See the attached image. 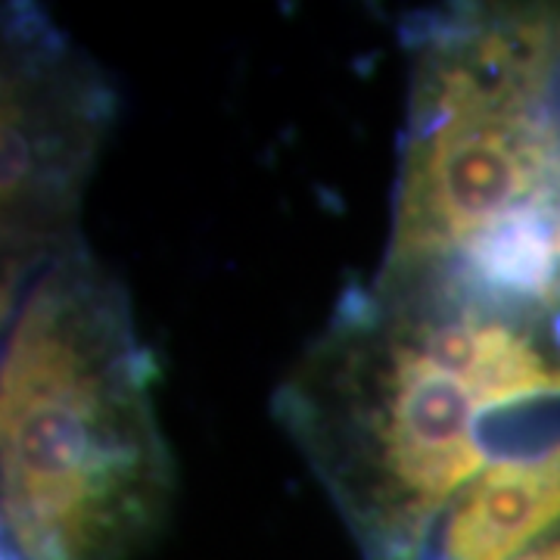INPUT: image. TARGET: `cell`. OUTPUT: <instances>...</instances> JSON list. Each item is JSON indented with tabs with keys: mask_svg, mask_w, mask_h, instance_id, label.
Masks as SVG:
<instances>
[{
	"mask_svg": "<svg viewBox=\"0 0 560 560\" xmlns=\"http://www.w3.org/2000/svg\"><path fill=\"white\" fill-rule=\"evenodd\" d=\"M131 300L84 241L3 293V560H135L160 539L178 470Z\"/></svg>",
	"mask_w": 560,
	"mask_h": 560,
	"instance_id": "cell-3",
	"label": "cell"
},
{
	"mask_svg": "<svg viewBox=\"0 0 560 560\" xmlns=\"http://www.w3.org/2000/svg\"><path fill=\"white\" fill-rule=\"evenodd\" d=\"M271 411L361 560H420L492 467L560 436V308L374 275L337 300Z\"/></svg>",
	"mask_w": 560,
	"mask_h": 560,
	"instance_id": "cell-1",
	"label": "cell"
},
{
	"mask_svg": "<svg viewBox=\"0 0 560 560\" xmlns=\"http://www.w3.org/2000/svg\"><path fill=\"white\" fill-rule=\"evenodd\" d=\"M116 116V91L32 3L3 7L0 35V268L3 293L81 243L91 168Z\"/></svg>",
	"mask_w": 560,
	"mask_h": 560,
	"instance_id": "cell-4",
	"label": "cell"
},
{
	"mask_svg": "<svg viewBox=\"0 0 560 560\" xmlns=\"http://www.w3.org/2000/svg\"><path fill=\"white\" fill-rule=\"evenodd\" d=\"M514 560H560V533L541 539L539 545H533L529 551H523L521 558Z\"/></svg>",
	"mask_w": 560,
	"mask_h": 560,
	"instance_id": "cell-5",
	"label": "cell"
},
{
	"mask_svg": "<svg viewBox=\"0 0 560 560\" xmlns=\"http://www.w3.org/2000/svg\"><path fill=\"white\" fill-rule=\"evenodd\" d=\"M555 54H558V94H560V3H555Z\"/></svg>",
	"mask_w": 560,
	"mask_h": 560,
	"instance_id": "cell-6",
	"label": "cell"
},
{
	"mask_svg": "<svg viewBox=\"0 0 560 560\" xmlns=\"http://www.w3.org/2000/svg\"><path fill=\"white\" fill-rule=\"evenodd\" d=\"M408 113L377 278L560 308L555 3H442L405 20Z\"/></svg>",
	"mask_w": 560,
	"mask_h": 560,
	"instance_id": "cell-2",
	"label": "cell"
}]
</instances>
